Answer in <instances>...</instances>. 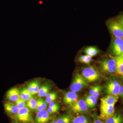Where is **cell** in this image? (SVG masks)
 <instances>
[{
  "label": "cell",
  "mask_w": 123,
  "mask_h": 123,
  "mask_svg": "<svg viewBox=\"0 0 123 123\" xmlns=\"http://www.w3.org/2000/svg\"><path fill=\"white\" fill-rule=\"evenodd\" d=\"M51 118L50 114L48 111L43 110L37 112L35 122L36 123H47Z\"/></svg>",
  "instance_id": "10"
},
{
  "label": "cell",
  "mask_w": 123,
  "mask_h": 123,
  "mask_svg": "<svg viewBox=\"0 0 123 123\" xmlns=\"http://www.w3.org/2000/svg\"><path fill=\"white\" fill-rule=\"evenodd\" d=\"M57 97V93L55 92L49 93L46 96V101L47 104H50L55 101Z\"/></svg>",
  "instance_id": "25"
},
{
  "label": "cell",
  "mask_w": 123,
  "mask_h": 123,
  "mask_svg": "<svg viewBox=\"0 0 123 123\" xmlns=\"http://www.w3.org/2000/svg\"><path fill=\"white\" fill-rule=\"evenodd\" d=\"M119 22L123 26V14L120 15L119 17Z\"/></svg>",
  "instance_id": "35"
},
{
  "label": "cell",
  "mask_w": 123,
  "mask_h": 123,
  "mask_svg": "<svg viewBox=\"0 0 123 123\" xmlns=\"http://www.w3.org/2000/svg\"><path fill=\"white\" fill-rule=\"evenodd\" d=\"M42 105H41V102H40V98L37 101V104L36 106V111L37 112L38 111L43 110Z\"/></svg>",
  "instance_id": "31"
},
{
  "label": "cell",
  "mask_w": 123,
  "mask_h": 123,
  "mask_svg": "<svg viewBox=\"0 0 123 123\" xmlns=\"http://www.w3.org/2000/svg\"><path fill=\"white\" fill-rule=\"evenodd\" d=\"M100 68L104 73H113L116 72V62L113 57L104 58L100 62Z\"/></svg>",
  "instance_id": "2"
},
{
  "label": "cell",
  "mask_w": 123,
  "mask_h": 123,
  "mask_svg": "<svg viewBox=\"0 0 123 123\" xmlns=\"http://www.w3.org/2000/svg\"><path fill=\"white\" fill-rule=\"evenodd\" d=\"M110 50L112 54L116 56L122 55L123 53V39L114 38L111 43Z\"/></svg>",
  "instance_id": "6"
},
{
  "label": "cell",
  "mask_w": 123,
  "mask_h": 123,
  "mask_svg": "<svg viewBox=\"0 0 123 123\" xmlns=\"http://www.w3.org/2000/svg\"><path fill=\"white\" fill-rule=\"evenodd\" d=\"M108 27L114 38L123 39V26L120 22L115 20H109L107 22Z\"/></svg>",
  "instance_id": "1"
},
{
  "label": "cell",
  "mask_w": 123,
  "mask_h": 123,
  "mask_svg": "<svg viewBox=\"0 0 123 123\" xmlns=\"http://www.w3.org/2000/svg\"><path fill=\"white\" fill-rule=\"evenodd\" d=\"M37 104V101L35 98L32 97L27 102V106L29 108L31 112H33L35 110Z\"/></svg>",
  "instance_id": "21"
},
{
  "label": "cell",
  "mask_w": 123,
  "mask_h": 123,
  "mask_svg": "<svg viewBox=\"0 0 123 123\" xmlns=\"http://www.w3.org/2000/svg\"><path fill=\"white\" fill-rule=\"evenodd\" d=\"M59 106V104L56 103L52 102L49 104V107H55L58 106Z\"/></svg>",
  "instance_id": "33"
},
{
  "label": "cell",
  "mask_w": 123,
  "mask_h": 123,
  "mask_svg": "<svg viewBox=\"0 0 123 123\" xmlns=\"http://www.w3.org/2000/svg\"><path fill=\"white\" fill-rule=\"evenodd\" d=\"M95 88V86H94L90 89V90L89 91V94L90 95H92V94H93V93L94 91Z\"/></svg>",
  "instance_id": "37"
},
{
  "label": "cell",
  "mask_w": 123,
  "mask_h": 123,
  "mask_svg": "<svg viewBox=\"0 0 123 123\" xmlns=\"http://www.w3.org/2000/svg\"><path fill=\"white\" fill-rule=\"evenodd\" d=\"M50 123H57V121L55 120H53Z\"/></svg>",
  "instance_id": "38"
},
{
  "label": "cell",
  "mask_w": 123,
  "mask_h": 123,
  "mask_svg": "<svg viewBox=\"0 0 123 123\" xmlns=\"http://www.w3.org/2000/svg\"><path fill=\"white\" fill-rule=\"evenodd\" d=\"M40 102H41V105L43 110H45L47 107V103L46 102V101L44 100L41 98H40Z\"/></svg>",
  "instance_id": "32"
},
{
  "label": "cell",
  "mask_w": 123,
  "mask_h": 123,
  "mask_svg": "<svg viewBox=\"0 0 123 123\" xmlns=\"http://www.w3.org/2000/svg\"><path fill=\"white\" fill-rule=\"evenodd\" d=\"M88 86L87 82L83 76L77 74L74 77L70 89L71 91L77 92L80 91Z\"/></svg>",
  "instance_id": "3"
},
{
  "label": "cell",
  "mask_w": 123,
  "mask_h": 123,
  "mask_svg": "<svg viewBox=\"0 0 123 123\" xmlns=\"http://www.w3.org/2000/svg\"><path fill=\"white\" fill-rule=\"evenodd\" d=\"M121 86L118 81L111 80L106 85L105 91L108 95L119 96Z\"/></svg>",
  "instance_id": "7"
},
{
  "label": "cell",
  "mask_w": 123,
  "mask_h": 123,
  "mask_svg": "<svg viewBox=\"0 0 123 123\" xmlns=\"http://www.w3.org/2000/svg\"><path fill=\"white\" fill-rule=\"evenodd\" d=\"M105 120V123H122L123 120L121 115L116 114Z\"/></svg>",
  "instance_id": "20"
},
{
  "label": "cell",
  "mask_w": 123,
  "mask_h": 123,
  "mask_svg": "<svg viewBox=\"0 0 123 123\" xmlns=\"http://www.w3.org/2000/svg\"><path fill=\"white\" fill-rule=\"evenodd\" d=\"M118 98L119 96L108 95L101 99L100 105H115Z\"/></svg>",
  "instance_id": "14"
},
{
  "label": "cell",
  "mask_w": 123,
  "mask_h": 123,
  "mask_svg": "<svg viewBox=\"0 0 123 123\" xmlns=\"http://www.w3.org/2000/svg\"><path fill=\"white\" fill-rule=\"evenodd\" d=\"M14 119L20 122L28 123H34V122L31 114V111L27 107L18 110V112Z\"/></svg>",
  "instance_id": "5"
},
{
  "label": "cell",
  "mask_w": 123,
  "mask_h": 123,
  "mask_svg": "<svg viewBox=\"0 0 123 123\" xmlns=\"http://www.w3.org/2000/svg\"><path fill=\"white\" fill-rule=\"evenodd\" d=\"M70 106L72 111L75 113H84L86 112L88 110V106L85 101L84 99L78 100Z\"/></svg>",
  "instance_id": "9"
},
{
  "label": "cell",
  "mask_w": 123,
  "mask_h": 123,
  "mask_svg": "<svg viewBox=\"0 0 123 123\" xmlns=\"http://www.w3.org/2000/svg\"><path fill=\"white\" fill-rule=\"evenodd\" d=\"M34 81L30 82L28 85V87L27 88V90L32 95L33 94V92H34Z\"/></svg>",
  "instance_id": "30"
},
{
  "label": "cell",
  "mask_w": 123,
  "mask_h": 123,
  "mask_svg": "<svg viewBox=\"0 0 123 123\" xmlns=\"http://www.w3.org/2000/svg\"><path fill=\"white\" fill-rule=\"evenodd\" d=\"M85 101L89 108H92L97 104V98L92 95H90L87 96L86 97Z\"/></svg>",
  "instance_id": "19"
},
{
  "label": "cell",
  "mask_w": 123,
  "mask_h": 123,
  "mask_svg": "<svg viewBox=\"0 0 123 123\" xmlns=\"http://www.w3.org/2000/svg\"><path fill=\"white\" fill-rule=\"evenodd\" d=\"M101 88H102V87L101 86H95L94 91L92 95L95 97L96 98H98L99 97V94H100Z\"/></svg>",
  "instance_id": "27"
},
{
  "label": "cell",
  "mask_w": 123,
  "mask_h": 123,
  "mask_svg": "<svg viewBox=\"0 0 123 123\" xmlns=\"http://www.w3.org/2000/svg\"><path fill=\"white\" fill-rule=\"evenodd\" d=\"M115 105H100L99 118L106 119L114 115Z\"/></svg>",
  "instance_id": "8"
},
{
  "label": "cell",
  "mask_w": 123,
  "mask_h": 123,
  "mask_svg": "<svg viewBox=\"0 0 123 123\" xmlns=\"http://www.w3.org/2000/svg\"><path fill=\"white\" fill-rule=\"evenodd\" d=\"M57 123H71V118L68 115H65L59 117L56 120Z\"/></svg>",
  "instance_id": "24"
},
{
  "label": "cell",
  "mask_w": 123,
  "mask_h": 123,
  "mask_svg": "<svg viewBox=\"0 0 123 123\" xmlns=\"http://www.w3.org/2000/svg\"><path fill=\"white\" fill-rule=\"evenodd\" d=\"M59 109V106L55 107H50L48 108L47 111L50 114H55L58 112Z\"/></svg>",
  "instance_id": "29"
},
{
  "label": "cell",
  "mask_w": 123,
  "mask_h": 123,
  "mask_svg": "<svg viewBox=\"0 0 123 123\" xmlns=\"http://www.w3.org/2000/svg\"><path fill=\"white\" fill-rule=\"evenodd\" d=\"M6 98L9 101L16 102L20 98V91L17 88H11L7 92Z\"/></svg>",
  "instance_id": "13"
},
{
  "label": "cell",
  "mask_w": 123,
  "mask_h": 123,
  "mask_svg": "<svg viewBox=\"0 0 123 123\" xmlns=\"http://www.w3.org/2000/svg\"><path fill=\"white\" fill-rule=\"evenodd\" d=\"M20 98L26 102L28 101L32 98V95L27 90V88H24L20 92Z\"/></svg>",
  "instance_id": "18"
},
{
  "label": "cell",
  "mask_w": 123,
  "mask_h": 123,
  "mask_svg": "<svg viewBox=\"0 0 123 123\" xmlns=\"http://www.w3.org/2000/svg\"><path fill=\"white\" fill-rule=\"evenodd\" d=\"M72 123H89V120L84 116H78L73 119Z\"/></svg>",
  "instance_id": "22"
},
{
  "label": "cell",
  "mask_w": 123,
  "mask_h": 123,
  "mask_svg": "<svg viewBox=\"0 0 123 123\" xmlns=\"http://www.w3.org/2000/svg\"><path fill=\"white\" fill-rule=\"evenodd\" d=\"M34 92L33 93V95H34L38 93L40 89V83L37 80L34 81Z\"/></svg>",
  "instance_id": "28"
},
{
  "label": "cell",
  "mask_w": 123,
  "mask_h": 123,
  "mask_svg": "<svg viewBox=\"0 0 123 123\" xmlns=\"http://www.w3.org/2000/svg\"><path fill=\"white\" fill-rule=\"evenodd\" d=\"M4 108L7 114L13 118L19 110L16 105L10 102L5 103Z\"/></svg>",
  "instance_id": "12"
},
{
  "label": "cell",
  "mask_w": 123,
  "mask_h": 123,
  "mask_svg": "<svg viewBox=\"0 0 123 123\" xmlns=\"http://www.w3.org/2000/svg\"><path fill=\"white\" fill-rule=\"evenodd\" d=\"M84 52L86 55L92 57L95 56L99 52L98 49L94 46H89L86 48L84 49Z\"/></svg>",
  "instance_id": "16"
},
{
  "label": "cell",
  "mask_w": 123,
  "mask_h": 123,
  "mask_svg": "<svg viewBox=\"0 0 123 123\" xmlns=\"http://www.w3.org/2000/svg\"><path fill=\"white\" fill-rule=\"evenodd\" d=\"M119 95L123 98V85L121 86Z\"/></svg>",
  "instance_id": "34"
},
{
  "label": "cell",
  "mask_w": 123,
  "mask_h": 123,
  "mask_svg": "<svg viewBox=\"0 0 123 123\" xmlns=\"http://www.w3.org/2000/svg\"><path fill=\"white\" fill-rule=\"evenodd\" d=\"M121 56H123V54H122V55H121Z\"/></svg>",
  "instance_id": "40"
},
{
  "label": "cell",
  "mask_w": 123,
  "mask_h": 123,
  "mask_svg": "<svg viewBox=\"0 0 123 123\" xmlns=\"http://www.w3.org/2000/svg\"></svg>",
  "instance_id": "41"
},
{
  "label": "cell",
  "mask_w": 123,
  "mask_h": 123,
  "mask_svg": "<svg viewBox=\"0 0 123 123\" xmlns=\"http://www.w3.org/2000/svg\"><path fill=\"white\" fill-rule=\"evenodd\" d=\"M93 123H104L99 119L95 118L94 120Z\"/></svg>",
  "instance_id": "36"
},
{
  "label": "cell",
  "mask_w": 123,
  "mask_h": 123,
  "mask_svg": "<svg viewBox=\"0 0 123 123\" xmlns=\"http://www.w3.org/2000/svg\"><path fill=\"white\" fill-rule=\"evenodd\" d=\"M12 123H25V122H13Z\"/></svg>",
  "instance_id": "39"
},
{
  "label": "cell",
  "mask_w": 123,
  "mask_h": 123,
  "mask_svg": "<svg viewBox=\"0 0 123 123\" xmlns=\"http://www.w3.org/2000/svg\"><path fill=\"white\" fill-rule=\"evenodd\" d=\"M92 57L87 55H82L79 56L78 60L79 62L83 63L88 64L90 63L92 61Z\"/></svg>",
  "instance_id": "23"
},
{
  "label": "cell",
  "mask_w": 123,
  "mask_h": 123,
  "mask_svg": "<svg viewBox=\"0 0 123 123\" xmlns=\"http://www.w3.org/2000/svg\"><path fill=\"white\" fill-rule=\"evenodd\" d=\"M82 76L86 80L90 82L97 80L99 77V74L92 66H87L82 69Z\"/></svg>",
  "instance_id": "4"
},
{
  "label": "cell",
  "mask_w": 123,
  "mask_h": 123,
  "mask_svg": "<svg viewBox=\"0 0 123 123\" xmlns=\"http://www.w3.org/2000/svg\"><path fill=\"white\" fill-rule=\"evenodd\" d=\"M78 96L76 92L71 91L66 92L64 95L63 100L65 104L71 105L78 101Z\"/></svg>",
  "instance_id": "11"
},
{
  "label": "cell",
  "mask_w": 123,
  "mask_h": 123,
  "mask_svg": "<svg viewBox=\"0 0 123 123\" xmlns=\"http://www.w3.org/2000/svg\"><path fill=\"white\" fill-rule=\"evenodd\" d=\"M50 89L51 87L49 84L46 83L40 89L38 93V95L40 98L45 97L49 93Z\"/></svg>",
  "instance_id": "17"
},
{
  "label": "cell",
  "mask_w": 123,
  "mask_h": 123,
  "mask_svg": "<svg viewBox=\"0 0 123 123\" xmlns=\"http://www.w3.org/2000/svg\"><path fill=\"white\" fill-rule=\"evenodd\" d=\"M15 105L19 110L23 108L27 107L26 101L21 98L15 102Z\"/></svg>",
  "instance_id": "26"
},
{
  "label": "cell",
  "mask_w": 123,
  "mask_h": 123,
  "mask_svg": "<svg viewBox=\"0 0 123 123\" xmlns=\"http://www.w3.org/2000/svg\"><path fill=\"white\" fill-rule=\"evenodd\" d=\"M113 58L116 62V73L119 75L123 76V56H116Z\"/></svg>",
  "instance_id": "15"
}]
</instances>
